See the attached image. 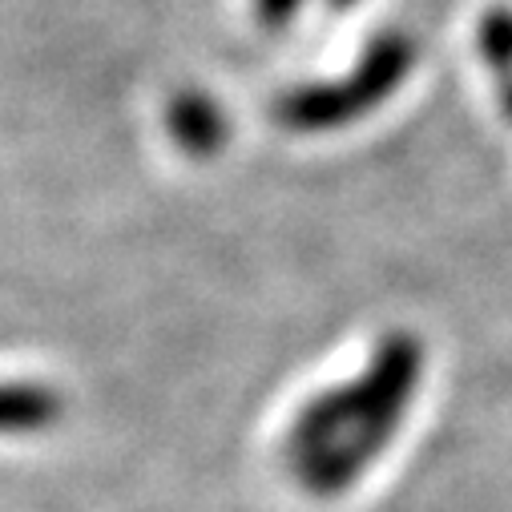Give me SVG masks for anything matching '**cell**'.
I'll return each instance as SVG.
<instances>
[{"label":"cell","mask_w":512,"mask_h":512,"mask_svg":"<svg viewBox=\"0 0 512 512\" xmlns=\"http://www.w3.org/2000/svg\"><path fill=\"white\" fill-rule=\"evenodd\" d=\"M420 367H424V347L416 335L392 331L379 339L367 371L351 379L355 400H359V424L343 440H335L327 452L295 464L307 492L335 496L363 476V468L388 448V440L404 424L408 400L420 383Z\"/></svg>","instance_id":"6da1fadb"},{"label":"cell","mask_w":512,"mask_h":512,"mask_svg":"<svg viewBox=\"0 0 512 512\" xmlns=\"http://www.w3.org/2000/svg\"><path fill=\"white\" fill-rule=\"evenodd\" d=\"M416 61V45L404 33H379L363 61L335 85H307L295 89L279 101V121L287 130L299 134H319V130H335V125L355 121L359 113L375 109L383 97H392L400 89V81L408 77Z\"/></svg>","instance_id":"7a4b0ae2"},{"label":"cell","mask_w":512,"mask_h":512,"mask_svg":"<svg viewBox=\"0 0 512 512\" xmlns=\"http://www.w3.org/2000/svg\"><path fill=\"white\" fill-rule=\"evenodd\" d=\"M166 125H170V134L174 142L190 154V158H214L226 138H230V125L222 117V109L214 105V97L206 93H178L170 101V113H166Z\"/></svg>","instance_id":"3957f363"},{"label":"cell","mask_w":512,"mask_h":512,"mask_svg":"<svg viewBox=\"0 0 512 512\" xmlns=\"http://www.w3.org/2000/svg\"><path fill=\"white\" fill-rule=\"evenodd\" d=\"M65 416V400L45 383H0V432H41Z\"/></svg>","instance_id":"277c9868"},{"label":"cell","mask_w":512,"mask_h":512,"mask_svg":"<svg viewBox=\"0 0 512 512\" xmlns=\"http://www.w3.org/2000/svg\"><path fill=\"white\" fill-rule=\"evenodd\" d=\"M480 57L496 69V73H512V9L496 5L480 17V33H476Z\"/></svg>","instance_id":"5b68a950"},{"label":"cell","mask_w":512,"mask_h":512,"mask_svg":"<svg viewBox=\"0 0 512 512\" xmlns=\"http://www.w3.org/2000/svg\"><path fill=\"white\" fill-rule=\"evenodd\" d=\"M303 5V0H254V13H259V21L263 25H287L291 21V13Z\"/></svg>","instance_id":"8992f818"},{"label":"cell","mask_w":512,"mask_h":512,"mask_svg":"<svg viewBox=\"0 0 512 512\" xmlns=\"http://www.w3.org/2000/svg\"><path fill=\"white\" fill-rule=\"evenodd\" d=\"M500 105H504V113L512 117V77L504 81V89H500Z\"/></svg>","instance_id":"52a82bcc"},{"label":"cell","mask_w":512,"mask_h":512,"mask_svg":"<svg viewBox=\"0 0 512 512\" xmlns=\"http://www.w3.org/2000/svg\"><path fill=\"white\" fill-rule=\"evenodd\" d=\"M327 5H331V9H351L355 0H327Z\"/></svg>","instance_id":"ba28073f"}]
</instances>
